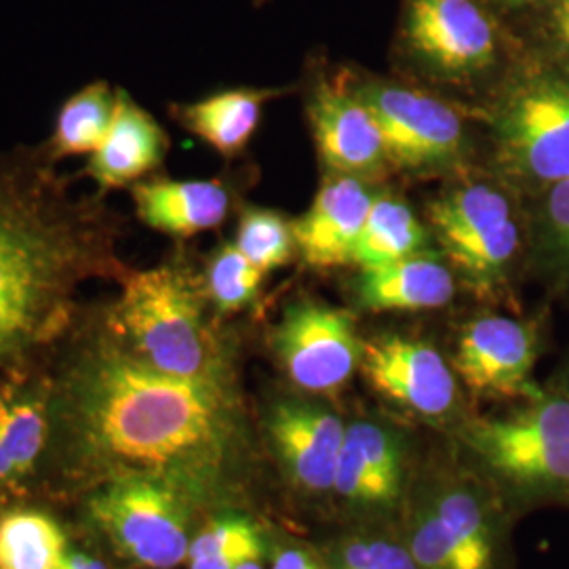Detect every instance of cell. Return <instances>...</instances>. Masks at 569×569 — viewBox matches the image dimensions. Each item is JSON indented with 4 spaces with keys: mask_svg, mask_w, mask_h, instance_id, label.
Masks as SVG:
<instances>
[{
    "mask_svg": "<svg viewBox=\"0 0 569 569\" xmlns=\"http://www.w3.org/2000/svg\"><path fill=\"white\" fill-rule=\"evenodd\" d=\"M51 422L84 479L154 477L194 502L220 489L243 446L234 380H183L146 366L108 326L103 306L51 378Z\"/></svg>",
    "mask_w": 569,
    "mask_h": 569,
    "instance_id": "cell-1",
    "label": "cell"
},
{
    "mask_svg": "<svg viewBox=\"0 0 569 569\" xmlns=\"http://www.w3.org/2000/svg\"><path fill=\"white\" fill-rule=\"evenodd\" d=\"M124 218L98 190H74L41 146L0 152V373L53 342L89 279L121 281Z\"/></svg>",
    "mask_w": 569,
    "mask_h": 569,
    "instance_id": "cell-2",
    "label": "cell"
},
{
    "mask_svg": "<svg viewBox=\"0 0 569 569\" xmlns=\"http://www.w3.org/2000/svg\"><path fill=\"white\" fill-rule=\"evenodd\" d=\"M119 283L121 296L103 305V315L142 363L183 380H234L232 350L209 317L203 279L183 256L129 268Z\"/></svg>",
    "mask_w": 569,
    "mask_h": 569,
    "instance_id": "cell-3",
    "label": "cell"
},
{
    "mask_svg": "<svg viewBox=\"0 0 569 569\" xmlns=\"http://www.w3.org/2000/svg\"><path fill=\"white\" fill-rule=\"evenodd\" d=\"M505 91L491 127L502 173L533 190L569 180V68L531 53Z\"/></svg>",
    "mask_w": 569,
    "mask_h": 569,
    "instance_id": "cell-4",
    "label": "cell"
},
{
    "mask_svg": "<svg viewBox=\"0 0 569 569\" xmlns=\"http://www.w3.org/2000/svg\"><path fill=\"white\" fill-rule=\"evenodd\" d=\"M510 39L488 0H403L399 51L430 79H479L502 61Z\"/></svg>",
    "mask_w": 569,
    "mask_h": 569,
    "instance_id": "cell-5",
    "label": "cell"
},
{
    "mask_svg": "<svg viewBox=\"0 0 569 569\" xmlns=\"http://www.w3.org/2000/svg\"><path fill=\"white\" fill-rule=\"evenodd\" d=\"M192 498L154 477H119L91 493L87 515L124 559L146 569H173L188 559Z\"/></svg>",
    "mask_w": 569,
    "mask_h": 569,
    "instance_id": "cell-6",
    "label": "cell"
},
{
    "mask_svg": "<svg viewBox=\"0 0 569 569\" xmlns=\"http://www.w3.org/2000/svg\"><path fill=\"white\" fill-rule=\"evenodd\" d=\"M352 87L378 122L392 167L407 173H441L465 161L467 127L449 103L378 79Z\"/></svg>",
    "mask_w": 569,
    "mask_h": 569,
    "instance_id": "cell-7",
    "label": "cell"
},
{
    "mask_svg": "<svg viewBox=\"0 0 569 569\" xmlns=\"http://www.w3.org/2000/svg\"><path fill=\"white\" fill-rule=\"evenodd\" d=\"M355 317L336 306L300 298L283 310L270 346L293 387L308 395H336L363 361Z\"/></svg>",
    "mask_w": 569,
    "mask_h": 569,
    "instance_id": "cell-8",
    "label": "cell"
},
{
    "mask_svg": "<svg viewBox=\"0 0 569 569\" xmlns=\"http://www.w3.org/2000/svg\"><path fill=\"white\" fill-rule=\"evenodd\" d=\"M367 385L407 413L446 425L458 413L460 388L453 367L425 340L382 333L363 345Z\"/></svg>",
    "mask_w": 569,
    "mask_h": 569,
    "instance_id": "cell-9",
    "label": "cell"
},
{
    "mask_svg": "<svg viewBox=\"0 0 569 569\" xmlns=\"http://www.w3.org/2000/svg\"><path fill=\"white\" fill-rule=\"evenodd\" d=\"M538 352V333L528 321L488 315L462 329L453 371L465 387L481 397L533 399L542 392L531 380Z\"/></svg>",
    "mask_w": 569,
    "mask_h": 569,
    "instance_id": "cell-10",
    "label": "cell"
},
{
    "mask_svg": "<svg viewBox=\"0 0 569 569\" xmlns=\"http://www.w3.org/2000/svg\"><path fill=\"white\" fill-rule=\"evenodd\" d=\"M266 432L291 486L312 496L333 491L346 437L333 409L302 397L277 399L266 411Z\"/></svg>",
    "mask_w": 569,
    "mask_h": 569,
    "instance_id": "cell-11",
    "label": "cell"
},
{
    "mask_svg": "<svg viewBox=\"0 0 569 569\" xmlns=\"http://www.w3.org/2000/svg\"><path fill=\"white\" fill-rule=\"evenodd\" d=\"M308 121L329 173L373 178L390 164L378 122L345 79L317 84L308 102Z\"/></svg>",
    "mask_w": 569,
    "mask_h": 569,
    "instance_id": "cell-12",
    "label": "cell"
},
{
    "mask_svg": "<svg viewBox=\"0 0 569 569\" xmlns=\"http://www.w3.org/2000/svg\"><path fill=\"white\" fill-rule=\"evenodd\" d=\"M406 483V446L397 430L357 420L346 425L333 493L359 512H387L401 500Z\"/></svg>",
    "mask_w": 569,
    "mask_h": 569,
    "instance_id": "cell-13",
    "label": "cell"
},
{
    "mask_svg": "<svg viewBox=\"0 0 569 569\" xmlns=\"http://www.w3.org/2000/svg\"><path fill=\"white\" fill-rule=\"evenodd\" d=\"M373 197L366 178L331 173L310 209L293 222L300 260L317 270L352 264Z\"/></svg>",
    "mask_w": 569,
    "mask_h": 569,
    "instance_id": "cell-14",
    "label": "cell"
},
{
    "mask_svg": "<svg viewBox=\"0 0 569 569\" xmlns=\"http://www.w3.org/2000/svg\"><path fill=\"white\" fill-rule=\"evenodd\" d=\"M169 152V136L161 122L131 98L117 89V110L102 146L89 154L81 176L96 183L100 194L131 188L152 178Z\"/></svg>",
    "mask_w": 569,
    "mask_h": 569,
    "instance_id": "cell-15",
    "label": "cell"
},
{
    "mask_svg": "<svg viewBox=\"0 0 569 569\" xmlns=\"http://www.w3.org/2000/svg\"><path fill=\"white\" fill-rule=\"evenodd\" d=\"M136 216L143 226L186 241L224 224L234 192L224 180L146 178L129 188Z\"/></svg>",
    "mask_w": 569,
    "mask_h": 569,
    "instance_id": "cell-16",
    "label": "cell"
},
{
    "mask_svg": "<svg viewBox=\"0 0 569 569\" xmlns=\"http://www.w3.org/2000/svg\"><path fill=\"white\" fill-rule=\"evenodd\" d=\"M51 430V378L18 371L0 385V493L34 470Z\"/></svg>",
    "mask_w": 569,
    "mask_h": 569,
    "instance_id": "cell-17",
    "label": "cell"
},
{
    "mask_svg": "<svg viewBox=\"0 0 569 569\" xmlns=\"http://www.w3.org/2000/svg\"><path fill=\"white\" fill-rule=\"evenodd\" d=\"M453 272L435 253H416L390 264L361 268L355 300L369 312H418L443 308L453 300Z\"/></svg>",
    "mask_w": 569,
    "mask_h": 569,
    "instance_id": "cell-18",
    "label": "cell"
},
{
    "mask_svg": "<svg viewBox=\"0 0 569 569\" xmlns=\"http://www.w3.org/2000/svg\"><path fill=\"white\" fill-rule=\"evenodd\" d=\"M283 89L234 87L216 91L197 102L173 103L171 114L188 133L203 140L226 161L241 157L253 140L266 103Z\"/></svg>",
    "mask_w": 569,
    "mask_h": 569,
    "instance_id": "cell-19",
    "label": "cell"
},
{
    "mask_svg": "<svg viewBox=\"0 0 569 569\" xmlns=\"http://www.w3.org/2000/svg\"><path fill=\"white\" fill-rule=\"evenodd\" d=\"M489 475L523 502H569V437L472 448Z\"/></svg>",
    "mask_w": 569,
    "mask_h": 569,
    "instance_id": "cell-20",
    "label": "cell"
},
{
    "mask_svg": "<svg viewBox=\"0 0 569 569\" xmlns=\"http://www.w3.org/2000/svg\"><path fill=\"white\" fill-rule=\"evenodd\" d=\"M117 89L110 82L84 84L61 103L53 133L42 143L47 157L58 164L70 157L93 154L102 146L117 110Z\"/></svg>",
    "mask_w": 569,
    "mask_h": 569,
    "instance_id": "cell-21",
    "label": "cell"
},
{
    "mask_svg": "<svg viewBox=\"0 0 569 569\" xmlns=\"http://www.w3.org/2000/svg\"><path fill=\"white\" fill-rule=\"evenodd\" d=\"M428 249V232L413 209L388 192L376 194L352 251L359 268L390 264Z\"/></svg>",
    "mask_w": 569,
    "mask_h": 569,
    "instance_id": "cell-22",
    "label": "cell"
},
{
    "mask_svg": "<svg viewBox=\"0 0 569 569\" xmlns=\"http://www.w3.org/2000/svg\"><path fill=\"white\" fill-rule=\"evenodd\" d=\"M449 262L479 293H493L507 283L521 249V230L515 216L481 226L465 237L441 243Z\"/></svg>",
    "mask_w": 569,
    "mask_h": 569,
    "instance_id": "cell-23",
    "label": "cell"
},
{
    "mask_svg": "<svg viewBox=\"0 0 569 569\" xmlns=\"http://www.w3.org/2000/svg\"><path fill=\"white\" fill-rule=\"evenodd\" d=\"M449 536L477 569H498L500 533L488 502L462 483H448L427 498Z\"/></svg>",
    "mask_w": 569,
    "mask_h": 569,
    "instance_id": "cell-24",
    "label": "cell"
},
{
    "mask_svg": "<svg viewBox=\"0 0 569 569\" xmlns=\"http://www.w3.org/2000/svg\"><path fill=\"white\" fill-rule=\"evenodd\" d=\"M510 216H515V209L509 197L486 182L456 186L428 204V220L439 243L465 237L481 226L500 222Z\"/></svg>",
    "mask_w": 569,
    "mask_h": 569,
    "instance_id": "cell-25",
    "label": "cell"
},
{
    "mask_svg": "<svg viewBox=\"0 0 569 569\" xmlns=\"http://www.w3.org/2000/svg\"><path fill=\"white\" fill-rule=\"evenodd\" d=\"M66 555L60 526L34 510H13L0 519V569H56Z\"/></svg>",
    "mask_w": 569,
    "mask_h": 569,
    "instance_id": "cell-26",
    "label": "cell"
},
{
    "mask_svg": "<svg viewBox=\"0 0 569 569\" xmlns=\"http://www.w3.org/2000/svg\"><path fill=\"white\" fill-rule=\"evenodd\" d=\"M262 555L264 538L258 526L243 515H224L192 538L186 561L188 569H239Z\"/></svg>",
    "mask_w": 569,
    "mask_h": 569,
    "instance_id": "cell-27",
    "label": "cell"
},
{
    "mask_svg": "<svg viewBox=\"0 0 569 569\" xmlns=\"http://www.w3.org/2000/svg\"><path fill=\"white\" fill-rule=\"evenodd\" d=\"M201 279L213 315L228 317L258 302L266 272L251 264L237 244L222 243L207 258Z\"/></svg>",
    "mask_w": 569,
    "mask_h": 569,
    "instance_id": "cell-28",
    "label": "cell"
},
{
    "mask_svg": "<svg viewBox=\"0 0 569 569\" xmlns=\"http://www.w3.org/2000/svg\"><path fill=\"white\" fill-rule=\"evenodd\" d=\"M232 243L266 274L283 268L298 256L293 222H289L283 213L258 204H244L241 209Z\"/></svg>",
    "mask_w": 569,
    "mask_h": 569,
    "instance_id": "cell-29",
    "label": "cell"
},
{
    "mask_svg": "<svg viewBox=\"0 0 569 569\" xmlns=\"http://www.w3.org/2000/svg\"><path fill=\"white\" fill-rule=\"evenodd\" d=\"M407 549L418 569H477L462 547L443 528L427 498L425 502H418L411 512Z\"/></svg>",
    "mask_w": 569,
    "mask_h": 569,
    "instance_id": "cell-30",
    "label": "cell"
},
{
    "mask_svg": "<svg viewBox=\"0 0 569 569\" xmlns=\"http://www.w3.org/2000/svg\"><path fill=\"white\" fill-rule=\"evenodd\" d=\"M329 569H418L407 545L382 533H355L329 555Z\"/></svg>",
    "mask_w": 569,
    "mask_h": 569,
    "instance_id": "cell-31",
    "label": "cell"
},
{
    "mask_svg": "<svg viewBox=\"0 0 569 569\" xmlns=\"http://www.w3.org/2000/svg\"><path fill=\"white\" fill-rule=\"evenodd\" d=\"M517 20L528 21L536 56L569 68V0H552Z\"/></svg>",
    "mask_w": 569,
    "mask_h": 569,
    "instance_id": "cell-32",
    "label": "cell"
},
{
    "mask_svg": "<svg viewBox=\"0 0 569 569\" xmlns=\"http://www.w3.org/2000/svg\"><path fill=\"white\" fill-rule=\"evenodd\" d=\"M542 207V244L559 270L569 274V180L550 186Z\"/></svg>",
    "mask_w": 569,
    "mask_h": 569,
    "instance_id": "cell-33",
    "label": "cell"
},
{
    "mask_svg": "<svg viewBox=\"0 0 569 569\" xmlns=\"http://www.w3.org/2000/svg\"><path fill=\"white\" fill-rule=\"evenodd\" d=\"M489 7L505 20L528 16L531 11L549 4L552 0H488Z\"/></svg>",
    "mask_w": 569,
    "mask_h": 569,
    "instance_id": "cell-34",
    "label": "cell"
},
{
    "mask_svg": "<svg viewBox=\"0 0 569 569\" xmlns=\"http://www.w3.org/2000/svg\"><path fill=\"white\" fill-rule=\"evenodd\" d=\"M272 569H323L315 559L310 552H306L302 549H293V547H287V549L279 550L274 561H272Z\"/></svg>",
    "mask_w": 569,
    "mask_h": 569,
    "instance_id": "cell-35",
    "label": "cell"
},
{
    "mask_svg": "<svg viewBox=\"0 0 569 569\" xmlns=\"http://www.w3.org/2000/svg\"><path fill=\"white\" fill-rule=\"evenodd\" d=\"M56 569H106V566L96 557L81 552V550H66L60 566Z\"/></svg>",
    "mask_w": 569,
    "mask_h": 569,
    "instance_id": "cell-36",
    "label": "cell"
},
{
    "mask_svg": "<svg viewBox=\"0 0 569 569\" xmlns=\"http://www.w3.org/2000/svg\"><path fill=\"white\" fill-rule=\"evenodd\" d=\"M559 392L561 395H566L569 399V367L568 371H566V376H563V382H561V388H559Z\"/></svg>",
    "mask_w": 569,
    "mask_h": 569,
    "instance_id": "cell-37",
    "label": "cell"
},
{
    "mask_svg": "<svg viewBox=\"0 0 569 569\" xmlns=\"http://www.w3.org/2000/svg\"><path fill=\"white\" fill-rule=\"evenodd\" d=\"M239 569H264L262 566H260V561H249V563H244V566H241Z\"/></svg>",
    "mask_w": 569,
    "mask_h": 569,
    "instance_id": "cell-38",
    "label": "cell"
},
{
    "mask_svg": "<svg viewBox=\"0 0 569 569\" xmlns=\"http://www.w3.org/2000/svg\"><path fill=\"white\" fill-rule=\"evenodd\" d=\"M251 2H253V4H256V7H262V4H266V2H268V0H251Z\"/></svg>",
    "mask_w": 569,
    "mask_h": 569,
    "instance_id": "cell-39",
    "label": "cell"
}]
</instances>
